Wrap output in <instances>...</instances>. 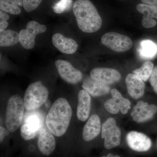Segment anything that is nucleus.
I'll use <instances>...</instances> for the list:
<instances>
[{
	"label": "nucleus",
	"mask_w": 157,
	"mask_h": 157,
	"mask_svg": "<svg viewBox=\"0 0 157 157\" xmlns=\"http://www.w3.org/2000/svg\"><path fill=\"white\" fill-rule=\"evenodd\" d=\"M24 117L21 127L20 135L25 140H29L38 136L39 131L45 123L43 113L37 109L27 110Z\"/></svg>",
	"instance_id": "nucleus-4"
},
{
	"label": "nucleus",
	"mask_w": 157,
	"mask_h": 157,
	"mask_svg": "<svg viewBox=\"0 0 157 157\" xmlns=\"http://www.w3.org/2000/svg\"><path fill=\"white\" fill-rule=\"evenodd\" d=\"M137 9L144 16L157 19V6L140 4L137 6Z\"/></svg>",
	"instance_id": "nucleus-24"
},
{
	"label": "nucleus",
	"mask_w": 157,
	"mask_h": 157,
	"mask_svg": "<svg viewBox=\"0 0 157 157\" xmlns=\"http://www.w3.org/2000/svg\"><path fill=\"white\" fill-rule=\"evenodd\" d=\"M24 103L22 98L15 94L9 98L6 107L5 124L9 132L13 133L21 126L23 121Z\"/></svg>",
	"instance_id": "nucleus-3"
},
{
	"label": "nucleus",
	"mask_w": 157,
	"mask_h": 157,
	"mask_svg": "<svg viewBox=\"0 0 157 157\" xmlns=\"http://www.w3.org/2000/svg\"><path fill=\"white\" fill-rule=\"evenodd\" d=\"M19 42V33L11 30H6L0 34L1 47L14 46Z\"/></svg>",
	"instance_id": "nucleus-21"
},
{
	"label": "nucleus",
	"mask_w": 157,
	"mask_h": 157,
	"mask_svg": "<svg viewBox=\"0 0 157 157\" xmlns=\"http://www.w3.org/2000/svg\"><path fill=\"white\" fill-rule=\"evenodd\" d=\"M90 75L93 79L107 85L118 82L121 78V76L118 71L111 68H94L91 71Z\"/></svg>",
	"instance_id": "nucleus-14"
},
{
	"label": "nucleus",
	"mask_w": 157,
	"mask_h": 157,
	"mask_svg": "<svg viewBox=\"0 0 157 157\" xmlns=\"http://www.w3.org/2000/svg\"><path fill=\"white\" fill-rule=\"evenodd\" d=\"M154 64L151 61L144 62L141 67L133 71L143 81H147L150 78L154 69Z\"/></svg>",
	"instance_id": "nucleus-23"
},
{
	"label": "nucleus",
	"mask_w": 157,
	"mask_h": 157,
	"mask_svg": "<svg viewBox=\"0 0 157 157\" xmlns=\"http://www.w3.org/2000/svg\"><path fill=\"white\" fill-rule=\"evenodd\" d=\"M141 1L147 5L157 6V0H141Z\"/></svg>",
	"instance_id": "nucleus-32"
},
{
	"label": "nucleus",
	"mask_w": 157,
	"mask_h": 157,
	"mask_svg": "<svg viewBox=\"0 0 157 157\" xmlns=\"http://www.w3.org/2000/svg\"><path fill=\"white\" fill-rule=\"evenodd\" d=\"M46 26L41 25L35 21L28 23L26 29L21 30L19 33V42L24 48L32 49L35 44V38L38 34L45 33Z\"/></svg>",
	"instance_id": "nucleus-8"
},
{
	"label": "nucleus",
	"mask_w": 157,
	"mask_h": 157,
	"mask_svg": "<svg viewBox=\"0 0 157 157\" xmlns=\"http://www.w3.org/2000/svg\"><path fill=\"white\" fill-rule=\"evenodd\" d=\"M55 65L59 76L67 83L76 84L82 80V73L69 62L58 60L55 62Z\"/></svg>",
	"instance_id": "nucleus-10"
},
{
	"label": "nucleus",
	"mask_w": 157,
	"mask_h": 157,
	"mask_svg": "<svg viewBox=\"0 0 157 157\" xmlns=\"http://www.w3.org/2000/svg\"><path fill=\"white\" fill-rule=\"evenodd\" d=\"M150 82L156 94H157V66L154 68L150 78Z\"/></svg>",
	"instance_id": "nucleus-28"
},
{
	"label": "nucleus",
	"mask_w": 157,
	"mask_h": 157,
	"mask_svg": "<svg viewBox=\"0 0 157 157\" xmlns=\"http://www.w3.org/2000/svg\"><path fill=\"white\" fill-rule=\"evenodd\" d=\"M82 87L90 95L94 97L105 95L110 91V88L108 85L93 79L91 77H87L83 80Z\"/></svg>",
	"instance_id": "nucleus-17"
},
{
	"label": "nucleus",
	"mask_w": 157,
	"mask_h": 157,
	"mask_svg": "<svg viewBox=\"0 0 157 157\" xmlns=\"http://www.w3.org/2000/svg\"><path fill=\"white\" fill-rule=\"evenodd\" d=\"M23 6V0H0V9L9 14L17 15L20 14L19 7Z\"/></svg>",
	"instance_id": "nucleus-20"
},
{
	"label": "nucleus",
	"mask_w": 157,
	"mask_h": 157,
	"mask_svg": "<svg viewBox=\"0 0 157 157\" xmlns=\"http://www.w3.org/2000/svg\"><path fill=\"white\" fill-rule=\"evenodd\" d=\"M142 25L145 28L149 29L156 25L157 22L153 18L143 16L142 19Z\"/></svg>",
	"instance_id": "nucleus-27"
},
{
	"label": "nucleus",
	"mask_w": 157,
	"mask_h": 157,
	"mask_svg": "<svg viewBox=\"0 0 157 157\" xmlns=\"http://www.w3.org/2000/svg\"><path fill=\"white\" fill-rule=\"evenodd\" d=\"M101 121L97 114L90 117L82 131V137L86 141H90L98 137L101 132Z\"/></svg>",
	"instance_id": "nucleus-18"
},
{
	"label": "nucleus",
	"mask_w": 157,
	"mask_h": 157,
	"mask_svg": "<svg viewBox=\"0 0 157 157\" xmlns=\"http://www.w3.org/2000/svg\"><path fill=\"white\" fill-rule=\"evenodd\" d=\"M126 140L129 147L135 151H147L151 146V141L146 135L132 131L127 134Z\"/></svg>",
	"instance_id": "nucleus-13"
},
{
	"label": "nucleus",
	"mask_w": 157,
	"mask_h": 157,
	"mask_svg": "<svg viewBox=\"0 0 157 157\" xmlns=\"http://www.w3.org/2000/svg\"><path fill=\"white\" fill-rule=\"evenodd\" d=\"M9 26V23L7 21H0V32L6 30V29Z\"/></svg>",
	"instance_id": "nucleus-31"
},
{
	"label": "nucleus",
	"mask_w": 157,
	"mask_h": 157,
	"mask_svg": "<svg viewBox=\"0 0 157 157\" xmlns=\"http://www.w3.org/2000/svg\"><path fill=\"white\" fill-rule=\"evenodd\" d=\"M72 0H60L53 6V11L57 14H61L70 9L72 6Z\"/></svg>",
	"instance_id": "nucleus-25"
},
{
	"label": "nucleus",
	"mask_w": 157,
	"mask_h": 157,
	"mask_svg": "<svg viewBox=\"0 0 157 157\" xmlns=\"http://www.w3.org/2000/svg\"><path fill=\"white\" fill-rule=\"evenodd\" d=\"M52 41L55 47L62 53L72 54L78 48V44L75 40L60 33L55 34L52 36Z\"/></svg>",
	"instance_id": "nucleus-16"
},
{
	"label": "nucleus",
	"mask_w": 157,
	"mask_h": 157,
	"mask_svg": "<svg viewBox=\"0 0 157 157\" xmlns=\"http://www.w3.org/2000/svg\"><path fill=\"white\" fill-rule=\"evenodd\" d=\"M128 93L131 97L139 99L144 95L145 86L142 79L135 74L129 73L125 79Z\"/></svg>",
	"instance_id": "nucleus-15"
},
{
	"label": "nucleus",
	"mask_w": 157,
	"mask_h": 157,
	"mask_svg": "<svg viewBox=\"0 0 157 157\" xmlns=\"http://www.w3.org/2000/svg\"><path fill=\"white\" fill-rule=\"evenodd\" d=\"M91 102L90 94L84 90H81L78 95L77 117L78 120L85 121L88 118L90 111Z\"/></svg>",
	"instance_id": "nucleus-19"
},
{
	"label": "nucleus",
	"mask_w": 157,
	"mask_h": 157,
	"mask_svg": "<svg viewBox=\"0 0 157 157\" xmlns=\"http://www.w3.org/2000/svg\"><path fill=\"white\" fill-rule=\"evenodd\" d=\"M72 107L66 98H61L54 102L46 115L45 124L56 137L64 135L72 117Z\"/></svg>",
	"instance_id": "nucleus-1"
},
{
	"label": "nucleus",
	"mask_w": 157,
	"mask_h": 157,
	"mask_svg": "<svg viewBox=\"0 0 157 157\" xmlns=\"http://www.w3.org/2000/svg\"><path fill=\"white\" fill-rule=\"evenodd\" d=\"M54 136L45 123L39 131L37 140L38 149L42 155L48 156L54 151L56 147Z\"/></svg>",
	"instance_id": "nucleus-11"
},
{
	"label": "nucleus",
	"mask_w": 157,
	"mask_h": 157,
	"mask_svg": "<svg viewBox=\"0 0 157 157\" xmlns=\"http://www.w3.org/2000/svg\"><path fill=\"white\" fill-rule=\"evenodd\" d=\"M101 42L111 50L123 52L132 48L133 42L129 37L115 32H109L102 36Z\"/></svg>",
	"instance_id": "nucleus-7"
},
{
	"label": "nucleus",
	"mask_w": 157,
	"mask_h": 157,
	"mask_svg": "<svg viewBox=\"0 0 157 157\" xmlns=\"http://www.w3.org/2000/svg\"><path fill=\"white\" fill-rule=\"evenodd\" d=\"M49 92L48 89L41 81L31 83L26 90L24 103L27 110L37 109L42 107L48 100Z\"/></svg>",
	"instance_id": "nucleus-5"
},
{
	"label": "nucleus",
	"mask_w": 157,
	"mask_h": 157,
	"mask_svg": "<svg viewBox=\"0 0 157 157\" xmlns=\"http://www.w3.org/2000/svg\"><path fill=\"white\" fill-rule=\"evenodd\" d=\"M139 52L143 58H153L156 55L157 45L151 40H143L140 42Z\"/></svg>",
	"instance_id": "nucleus-22"
},
{
	"label": "nucleus",
	"mask_w": 157,
	"mask_h": 157,
	"mask_svg": "<svg viewBox=\"0 0 157 157\" xmlns=\"http://www.w3.org/2000/svg\"><path fill=\"white\" fill-rule=\"evenodd\" d=\"M42 0H23V7L27 12H31L38 8Z\"/></svg>",
	"instance_id": "nucleus-26"
},
{
	"label": "nucleus",
	"mask_w": 157,
	"mask_h": 157,
	"mask_svg": "<svg viewBox=\"0 0 157 157\" xmlns=\"http://www.w3.org/2000/svg\"><path fill=\"white\" fill-rule=\"evenodd\" d=\"M102 157H121L117 155H113L112 154L109 153V154L107 155V156H104Z\"/></svg>",
	"instance_id": "nucleus-33"
},
{
	"label": "nucleus",
	"mask_w": 157,
	"mask_h": 157,
	"mask_svg": "<svg viewBox=\"0 0 157 157\" xmlns=\"http://www.w3.org/2000/svg\"><path fill=\"white\" fill-rule=\"evenodd\" d=\"M157 112V106L155 105L140 101L133 107L131 115L133 120L140 123L151 119Z\"/></svg>",
	"instance_id": "nucleus-12"
},
{
	"label": "nucleus",
	"mask_w": 157,
	"mask_h": 157,
	"mask_svg": "<svg viewBox=\"0 0 157 157\" xmlns=\"http://www.w3.org/2000/svg\"><path fill=\"white\" fill-rule=\"evenodd\" d=\"M9 14H7L6 12H4L2 10L0 11V21H7L9 19Z\"/></svg>",
	"instance_id": "nucleus-30"
},
{
	"label": "nucleus",
	"mask_w": 157,
	"mask_h": 157,
	"mask_svg": "<svg viewBox=\"0 0 157 157\" xmlns=\"http://www.w3.org/2000/svg\"><path fill=\"white\" fill-rule=\"evenodd\" d=\"M8 130H6L2 126L0 127V142L1 143L3 142L5 137L8 135Z\"/></svg>",
	"instance_id": "nucleus-29"
},
{
	"label": "nucleus",
	"mask_w": 157,
	"mask_h": 157,
	"mask_svg": "<svg viewBox=\"0 0 157 157\" xmlns=\"http://www.w3.org/2000/svg\"><path fill=\"white\" fill-rule=\"evenodd\" d=\"M73 11L78 28L82 32L91 33L101 28L102 18L90 0H76L73 4Z\"/></svg>",
	"instance_id": "nucleus-2"
},
{
	"label": "nucleus",
	"mask_w": 157,
	"mask_h": 157,
	"mask_svg": "<svg viewBox=\"0 0 157 157\" xmlns=\"http://www.w3.org/2000/svg\"><path fill=\"white\" fill-rule=\"evenodd\" d=\"M121 131L117 125L113 118H109L103 124L101 129V137L104 138V146L110 149L120 145L121 140Z\"/></svg>",
	"instance_id": "nucleus-6"
},
{
	"label": "nucleus",
	"mask_w": 157,
	"mask_h": 157,
	"mask_svg": "<svg viewBox=\"0 0 157 157\" xmlns=\"http://www.w3.org/2000/svg\"><path fill=\"white\" fill-rule=\"evenodd\" d=\"M112 98L107 100L104 103V107L106 110L113 114L118 113L120 111L122 114H127L131 109V102L126 98L123 97L117 90H111Z\"/></svg>",
	"instance_id": "nucleus-9"
}]
</instances>
